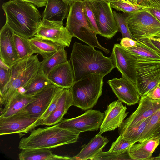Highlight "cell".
Returning a JSON list of instances; mask_svg holds the SVG:
<instances>
[{"instance_id": "cell-1", "label": "cell", "mask_w": 160, "mask_h": 160, "mask_svg": "<svg viewBox=\"0 0 160 160\" xmlns=\"http://www.w3.org/2000/svg\"><path fill=\"white\" fill-rule=\"evenodd\" d=\"M94 48L77 42L73 44L69 61L73 71L75 82L89 74L104 76L115 68L110 57L105 56L102 52Z\"/></svg>"}, {"instance_id": "cell-2", "label": "cell", "mask_w": 160, "mask_h": 160, "mask_svg": "<svg viewBox=\"0 0 160 160\" xmlns=\"http://www.w3.org/2000/svg\"><path fill=\"white\" fill-rule=\"evenodd\" d=\"M2 8L6 22L14 33L27 38L34 36L42 16L34 4L20 0H10Z\"/></svg>"}, {"instance_id": "cell-3", "label": "cell", "mask_w": 160, "mask_h": 160, "mask_svg": "<svg viewBox=\"0 0 160 160\" xmlns=\"http://www.w3.org/2000/svg\"><path fill=\"white\" fill-rule=\"evenodd\" d=\"M80 133L59 127L58 124L33 130L27 137L22 138L18 148L50 149L77 142Z\"/></svg>"}, {"instance_id": "cell-4", "label": "cell", "mask_w": 160, "mask_h": 160, "mask_svg": "<svg viewBox=\"0 0 160 160\" xmlns=\"http://www.w3.org/2000/svg\"><path fill=\"white\" fill-rule=\"evenodd\" d=\"M37 54L19 60L10 68V80L3 92L0 94L1 105L3 107L24 88L39 71L41 62Z\"/></svg>"}, {"instance_id": "cell-5", "label": "cell", "mask_w": 160, "mask_h": 160, "mask_svg": "<svg viewBox=\"0 0 160 160\" xmlns=\"http://www.w3.org/2000/svg\"><path fill=\"white\" fill-rule=\"evenodd\" d=\"M66 27L72 37L78 38L89 46L98 48L107 54L110 52L109 50L99 42L97 34L86 16L82 0L69 4Z\"/></svg>"}, {"instance_id": "cell-6", "label": "cell", "mask_w": 160, "mask_h": 160, "mask_svg": "<svg viewBox=\"0 0 160 160\" xmlns=\"http://www.w3.org/2000/svg\"><path fill=\"white\" fill-rule=\"evenodd\" d=\"M104 77L99 74H89L75 82L70 88L72 106L83 110L92 108L102 94Z\"/></svg>"}, {"instance_id": "cell-7", "label": "cell", "mask_w": 160, "mask_h": 160, "mask_svg": "<svg viewBox=\"0 0 160 160\" xmlns=\"http://www.w3.org/2000/svg\"><path fill=\"white\" fill-rule=\"evenodd\" d=\"M126 18L134 40L160 38V22L144 9L128 14Z\"/></svg>"}, {"instance_id": "cell-8", "label": "cell", "mask_w": 160, "mask_h": 160, "mask_svg": "<svg viewBox=\"0 0 160 160\" xmlns=\"http://www.w3.org/2000/svg\"><path fill=\"white\" fill-rule=\"evenodd\" d=\"M134 57L136 59V87L142 97L146 96L160 83V60Z\"/></svg>"}, {"instance_id": "cell-9", "label": "cell", "mask_w": 160, "mask_h": 160, "mask_svg": "<svg viewBox=\"0 0 160 160\" xmlns=\"http://www.w3.org/2000/svg\"><path fill=\"white\" fill-rule=\"evenodd\" d=\"M88 1L95 16L99 35L108 39L112 38L119 30L110 5V1Z\"/></svg>"}, {"instance_id": "cell-10", "label": "cell", "mask_w": 160, "mask_h": 160, "mask_svg": "<svg viewBox=\"0 0 160 160\" xmlns=\"http://www.w3.org/2000/svg\"><path fill=\"white\" fill-rule=\"evenodd\" d=\"M104 113L99 110L89 109L77 117L63 119L58 123L61 128L76 132L98 130L104 118Z\"/></svg>"}, {"instance_id": "cell-11", "label": "cell", "mask_w": 160, "mask_h": 160, "mask_svg": "<svg viewBox=\"0 0 160 160\" xmlns=\"http://www.w3.org/2000/svg\"><path fill=\"white\" fill-rule=\"evenodd\" d=\"M34 37L69 47L72 37L63 22L42 20Z\"/></svg>"}, {"instance_id": "cell-12", "label": "cell", "mask_w": 160, "mask_h": 160, "mask_svg": "<svg viewBox=\"0 0 160 160\" xmlns=\"http://www.w3.org/2000/svg\"><path fill=\"white\" fill-rule=\"evenodd\" d=\"M41 122L40 118L18 115L0 117V135L27 133L40 125Z\"/></svg>"}, {"instance_id": "cell-13", "label": "cell", "mask_w": 160, "mask_h": 160, "mask_svg": "<svg viewBox=\"0 0 160 160\" xmlns=\"http://www.w3.org/2000/svg\"><path fill=\"white\" fill-rule=\"evenodd\" d=\"M58 87L52 84L47 86L34 95L33 101L15 115L38 118L41 120L52 102Z\"/></svg>"}, {"instance_id": "cell-14", "label": "cell", "mask_w": 160, "mask_h": 160, "mask_svg": "<svg viewBox=\"0 0 160 160\" xmlns=\"http://www.w3.org/2000/svg\"><path fill=\"white\" fill-rule=\"evenodd\" d=\"M110 58L118 70L123 77L130 80L136 86V59L120 44H115Z\"/></svg>"}, {"instance_id": "cell-15", "label": "cell", "mask_w": 160, "mask_h": 160, "mask_svg": "<svg viewBox=\"0 0 160 160\" xmlns=\"http://www.w3.org/2000/svg\"><path fill=\"white\" fill-rule=\"evenodd\" d=\"M160 109V99L147 96L141 97L138 107L119 128V131L131 127L150 117Z\"/></svg>"}, {"instance_id": "cell-16", "label": "cell", "mask_w": 160, "mask_h": 160, "mask_svg": "<svg viewBox=\"0 0 160 160\" xmlns=\"http://www.w3.org/2000/svg\"><path fill=\"white\" fill-rule=\"evenodd\" d=\"M118 100L131 106L138 102L140 99L135 85L127 78L122 77L107 81Z\"/></svg>"}, {"instance_id": "cell-17", "label": "cell", "mask_w": 160, "mask_h": 160, "mask_svg": "<svg viewBox=\"0 0 160 160\" xmlns=\"http://www.w3.org/2000/svg\"><path fill=\"white\" fill-rule=\"evenodd\" d=\"M126 110V106L119 100L110 103L104 112V118L98 133L102 134L119 128L128 113Z\"/></svg>"}, {"instance_id": "cell-18", "label": "cell", "mask_w": 160, "mask_h": 160, "mask_svg": "<svg viewBox=\"0 0 160 160\" xmlns=\"http://www.w3.org/2000/svg\"><path fill=\"white\" fill-rule=\"evenodd\" d=\"M14 33L6 22L0 32V59L10 68L20 60L15 46Z\"/></svg>"}, {"instance_id": "cell-19", "label": "cell", "mask_w": 160, "mask_h": 160, "mask_svg": "<svg viewBox=\"0 0 160 160\" xmlns=\"http://www.w3.org/2000/svg\"><path fill=\"white\" fill-rule=\"evenodd\" d=\"M47 77L52 84L63 88H70L75 82L73 71L69 60L54 68Z\"/></svg>"}, {"instance_id": "cell-20", "label": "cell", "mask_w": 160, "mask_h": 160, "mask_svg": "<svg viewBox=\"0 0 160 160\" xmlns=\"http://www.w3.org/2000/svg\"><path fill=\"white\" fill-rule=\"evenodd\" d=\"M73 99L70 88H63L57 105L49 116L42 121L40 125L52 126L61 122L70 107L72 106Z\"/></svg>"}, {"instance_id": "cell-21", "label": "cell", "mask_w": 160, "mask_h": 160, "mask_svg": "<svg viewBox=\"0 0 160 160\" xmlns=\"http://www.w3.org/2000/svg\"><path fill=\"white\" fill-rule=\"evenodd\" d=\"M160 142V137H152L138 144L132 145L129 149V156L133 160H148Z\"/></svg>"}, {"instance_id": "cell-22", "label": "cell", "mask_w": 160, "mask_h": 160, "mask_svg": "<svg viewBox=\"0 0 160 160\" xmlns=\"http://www.w3.org/2000/svg\"><path fill=\"white\" fill-rule=\"evenodd\" d=\"M69 5L63 0H47L42 20L63 22L69 12Z\"/></svg>"}, {"instance_id": "cell-23", "label": "cell", "mask_w": 160, "mask_h": 160, "mask_svg": "<svg viewBox=\"0 0 160 160\" xmlns=\"http://www.w3.org/2000/svg\"><path fill=\"white\" fill-rule=\"evenodd\" d=\"M98 133L92 138L89 143L83 146L80 152L71 157L72 160H92L96 155L102 151L103 148L108 142V139Z\"/></svg>"}, {"instance_id": "cell-24", "label": "cell", "mask_w": 160, "mask_h": 160, "mask_svg": "<svg viewBox=\"0 0 160 160\" xmlns=\"http://www.w3.org/2000/svg\"><path fill=\"white\" fill-rule=\"evenodd\" d=\"M35 98L34 95L28 96L18 92L3 108H1L0 117H8L16 114Z\"/></svg>"}, {"instance_id": "cell-25", "label": "cell", "mask_w": 160, "mask_h": 160, "mask_svg": "<svg viewBox=\"0 0 160 160\" xmlns=\"http://www.w3.org/2000/svg\"><path fill=\"white\" fill-rule=\"evenodd\" d=\"M136 41V46L124 49L134 56L160 60V50L153 44L150 39Z\"/></svg>"}, {"instance_id": "cell-26", "label": "cell", "mask_w": 160, "mask_h": 160, "mask_svg": "<svg viewBox=\"0 0 160 160\" xmlns=\"http://www.w3.org/2000/svg\"><path fill=\"white\" fill-rule=\"evenodd\" d=\"M18 158L20 160H71V157L54 154L50 149L45 148L22 149Z\"/></svg>"}, {"instance_id": "cell-27", "label": "cell", "mask_w": 160, "mask_h": 160, "mask_svg": "<svg viewBox=\"0 0 160 160\" xmlns=\"http://www.w3.org/2000/svg\"><path fill=\"white\" fill-rule=\"evenodd\" d=\"M34 53L41 55L43 59L54 53L62 46L51 41L34 37L28 39Z\"/></svg>"}, {"instance_id": "cell-28", "label": "cell", "mask_w": 160, "mask_h": 160, "mask_svg": "<svg viewBox=\"0 0 160 160\" xmlns=\"http://www.w3.org/2000/svg\"><path fill=\"white\" fill-rule=\"evenodd\" d=\"M62 46L56 52L50 57L43 59L41 62L39 71L47 76L49 72L58 65L67 62V54Z\"/></svg>"}, {"instance_id": "cell-29", "label": "cell", "mask_w": 160, "mask_h": 160, "mask_svg": "<svg viewBox=\"0 0 160 160\" xmlns=\"http://www.w3.org/2000/svg\"><path fill=\"white\" fill-rule=\"evenodd\" d=\"M52 84L47 76L39 71L23 88L24 90L23 94L28 96H34L47 86Z\"/></svg>"}, {"instance_id": "cell-30", "label": "cell", "mask_w": 160, "mask_h": 160, "mask_svg": "<svg viewBox=\"0 0 160 160\" xmlns=\"http://www.w3.org/2000/svg\"><path fill=\"white\" fill-rule=\"evenodd\" d=\"M150 118V117L131 127L119 131L120 135L129 141L135 143L138 142Z\"/></svg>"}, {"instance_id": "cell-31", "label": "cell", "mask_w": 160, "mask_h": 160, "mask_svg": "<svg viewBox=\"0 0 160 160\" xmlns=\"http://www.w3.org/2000/svg\"><path fill=\"white\" fill-rule=\"evenodd\" d=\"M13 38L16 49L20 60L30 57L34 53L30 45L28 38L15 33Z\"/></svg>"}, {"instance_id": "cell-32", "label": "cell", "mask_w": 160, "mask_h": 160, "mask_svg": "<svg viewBox=\"0 0 160 160\" xmlns=\"http://www.w3.org/2000/svg\"><path fill=\"white\" fill-rule=\"evenodd\" d=\"M160 109L150 117L138 142H143L152 137L159 127Z\"/></svg>"}, {"instance_id": "cell-33", "label": "cell", "mask_w": 160, "mask_h": 160, "mask_svg": "<svg viewBox=\"0 0 160 160\" xmlns=\"http://www.w3.org/2000/svg\"><path fill=\"white\" fill-rule=\"evenodd\" d=\"M110 3L112 8L118 11H122L127 14L144 9L145 7L138 4H132L118 0H111Z\"/></svg>"}, {"instance_id": "cell-34", "label": "cell", "mask_w": 160, "mask_h": 160, "mask_svg": "<svg viewBox=\"0 0 160 160\" xmlns=\"http://www.w3.org/2000/svg\"><path fill=\"white\" fill-rule=\"evenodd\" d=\"M128 151L121 153L109 150L106 152L102 151L96 155L92 160H132L129 156Z\"/></svg>"}, {"instance_id": "cell-35", "label": "cell", "mask_w": 160, "mask_h": 160, "mask_svg": "<svg viewBox=\"0 0 160 160\" xmlns=\"http://www.w3.org/2000/svg\"><path fill=\"white\" fill-rule=\"evenodd\" d=\"M113 15L118 28V30L122 34V37H127L133 40L130 33L126 17L124 14L113 11Z\"/></svg>"}, {"instance_id": "cell-36", "label": "cell", "mask_w": 160, "mask_h": 160, "mask_svg": "<svg viewBox=\"0 0 160 160\" xmlns=\"http://www.w3.org/2000/svg\"><path fill=\"white\" fill-rule=\"evenodd\" d=\"M135 143L128 141L120 135L112 144L109 151L122 152L128 150L130 147Z\"/></svg>"}, {"instance_id": "cell-37", "label": "cell", "mask_w": 160, "mask_h": 160, "mask_svg": "<svg viewBox=\"0 0 160 160\" xmlns=\"http://www.w3.org/2000/svg\"><path fill=\"white\" fill-rule=\"evenodd\" d=\"M0 61V94H1L10 80L11 68L1 59Z\"/></svg>"}, {"instance_id": "cell-38", "label": "cell", "mask_w": 160, "mask_h": 160, "mask_svg": "<svg viewBox=\"0 0 160 160\" xmlns=\"http://www.w3.org/2000/svg\"><path fill=\"white\" fill-rule=\"evenodd\" d=\"M84 8L87 18L91 27L97 34L100 32L94 14L90 7L88 0H82Z\"/></svg>"}, {"instance_id": "cell-39", "label": "cell", "mask_w": 160, "mask_h": 160, "mask_svg": "<svg viewBox=\"0 0 160 160\" xmlns=\"http://www.w3.org/2000/svg\"><path fill=\"white\" fill-rule=\"evenodd\" d=\"M149 4L144 8V9L149 12L160 22V1L150 0Z\"/></svg>"}, {"instance_id": "cell-40", "label": "cell", "mask_w": 160, "mask_h": 160, "mask_svg": "<svg viewBox=\"0 0 160 160\" xmlns=\"http://www.w3.org/2000/svg\"><path fill=\"white\" fill-rule=\"evenodd\" d=\"M120 45L124 48H129L134 47L137 45V41L133 39L125 37L121 39Z\"/></svg>"}, {"instance_id": "cell-41", "label": "cell", "mask_w": 160, "mask_h": 160, "mask_svg": "<svg viewBox=\"0 0 160 160\" xmlns=\"http://www.w3.org/2000/svg\"><path fill=\"white\" fill-rule=\"evenodd\" d=\"M147 96L154 99H160V83Z\"/></svg>"}, {"instance_id": "cell-42", "label": "cell", "mask_w": 160, "mask_h": 160, "mask_svg": "<svg viewBox=\"0 0 160 160\" xmlns=\"http://www.w3.org/2000/svg\"><path fill=\"white\" fill-rule=\"evenodd\" d=\"M31 3L38 7L46 6L47 0H20Z\"/></svg>"}, {"instance_id": "cell-43", "label": "cell", "mask_w": 160, "mask_h": 160, "mask_svg": "<svg viewBox=\"0 0 160 160\" xmlns=\"http://www.w3.org/2000/svg\"><path fill=\"white\" fill-rule=\"evenodd\" d=\"M138 4L144 7L148 6L149 4L148 0H136Z\"/></svg>"}, {"instance_id": "cell-44", "label": "cell", "mask_w": 160, "mask_h": 160, "mask_svg": "<svg viewBox=\"0 0 160 160\" xmlns=\"http://www.w3.org/2000/svg\"><path fill=\"white\" fill-rule=\"evenodd\" d=\"M151 40L153 44L160 50V42L152 40Z\"/></svg>"}, {"instance_id": "cell-45", "label": "cell", "mask_w": 160, "mask_h": 160, "mask_svg": "<svg viewBox=\"0 0 160 160\" xmlns=\"http://www.w3.org/2000/svg\"><path fill=\"white\" fill-rule=\"evenodd\" d=\"M160 137V123L159 127L154 133L152 137Z\"/></svg>"}, {"instance_id": "cell-46", "label": "cell", "mask_w": 160, "mask_h": 160, "mask_svg": "<svg viewBox=\"0 0 160 160\" xmlns=\"http://www.w3.org/2000/svg\"><path fill=\"white\" fill-rule=\"evenodd\" d=\"M65 2L69 4L77 1L80 0H63Z\"/></svg>"}, {"instance_id": "cell-47", "label": "cell", "mask_w": 160, "mask_h": 160, "mask_svg": "<svg viewBox=\"0 0 160 160\" xmlns=\"http://www.w3.org/2000/svg\"><path fill=\"white\" fill-rule=\"evenodd\" d=\"M149 160H160V153L158 156L154 157H151Z\"/></svg>"}, {"instance_id": "cell-48", "label": "cell", "mask_w": 160, "mask_h": 160, "mask_svg": "<svg viewBox=\"0 0 160 160\" xmlns=\"http://www.w3.org/2000/svg\"><path fill=\"white\" fill-rule=\"evenodd\" d=\"M128 1L131 4L138 5L136 0H128Z\"/></svg>"}, {"instance_id": "cell-49", "label": "cell", "mask_w": 160, "mask_h": 160, "mask_svg": "<svg viewBox=\"0 0 160 160\" xmlns=\"http://www.w3.org/2000/svg\"><path fill=\"white\" fill-rule=\"evenodd\" d=\"M150 39L157 41L160 42V38H151Z\"/></svg>"}, {"instance_id": "cell-50", "label": "cell", "mask_w": 160, "mask_h": 160, "mask_svg": "<svg viewBox=\"0 0 160 160\" xmlns=\"http://www.w3.org/2000/svg\"><path fill=\"white\" fill-rule=\"evenodd\" d=\"M119 0V1H122V2H126V3H130L128 1V0Z\"/></svg>"}, {"instance_id": "cell-51", "label": "cell", "mask_w": 160, "mask_h": 160, "mask_svg": "<svg viewBox=\"0 0 160 160\" xmlns=\"http://www.w3.org/2000/svg\"><path fill=\"white\" fill-rule=\"evenodd\" d=\"M106 0V1H110L111 0Z\"/></svg>"}, {"instance_id": "cell-52", "label": "cell", "mask_w": 160, "mask_h": 160, "mask_svg": "<svg viewBox=\"0 0 160 160\" xmlns=\"http://www.w3.org/2000/svg\"><path fill=\"white\" fill-rule=\"evenodd\" d=\"M149 0H148V1H149ZM159 0V1H160V0Z\"/></svg>"}]
</instances>
